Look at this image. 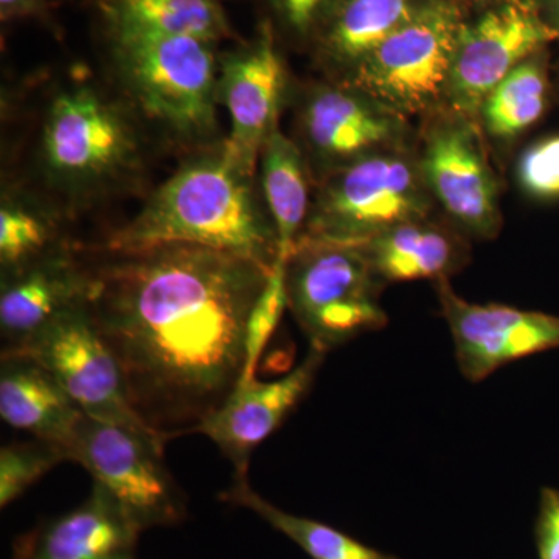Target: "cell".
<instances>
[{
	"mask_svg": "<svg viewBox=\"0 0 559 559\" xmlns=\"http://www.w3.org/2000/svg\"><path fill=\"white\" fill-rule=\"evenodd\" d=\"M86 261L69 245L35 263L3 275L0 331L3 349L20 348L62 314L87 300Z\"/></svg>",
	"mask_w": 559,
	"mask_h": 559,
	"instance_id": "16",
	"label": "cell"
},
{
	"mask_svg": "<svg viewBox=\"0 0 559 559\" xmlns=\"http://www.w3.org/2000/svg\"><path fill=\"white\" fill-rule=\"evenodd\" d=\"M547 22L557 33L559 39V0H549V20Z\"/></svg>",
	"mask_w": 559,
	"mask_h": 559,
	"instance_id": "32",
	"label": "cell"
},
{
	"mask_svg": "<svg viewBox=\"0 0 559 559\" xmlns=\"http://www.w3.org/2000/svg\"><path fill=\"white\" fill-rule=\"evenodd\" d=\"M285 90L286 69L271 22H263L250 43L219 58L218 102L231 121L223 150L245 175L255 178L264 143L278 128Z\"/></svg>",
	"mask_w": 559,
	"mask_h": 559,
	"instance_id": "12",
	"label": "cell"
},
{
	"mask_svg": "<svg viewBox=\"0 0 559 559\" xmlns=\"http://www.w3.org/2000/svg\"><path fill=\"white\" fill-rule=\"evenodd\" d=\"M140 530L95 484L80 507L14 540L13 559H134Z\"/></svg>",
	"mask_w": 559,
	"mask_h": 559,
	"instance_id": "17",
	"label": "cell"
},
{
	"mask_svg": "<svg viewBox=\"0 0 559 559\" xmlns=\"http://www.w3.org/2000/svg\"><path fill=\"white\" fill-rule=\"evenodd\" d=\"M286 308H288V293H286L285 263L280 261L272 270L255 307L250 311L248 329H246L245 371H242L241 381H252L255 378L261 353L266 348Z\"/></svg>",
	"mask_w": 559,
	"mask_h": 559,
	"instance_id": "27",
	"label": "cell"
},
{
	"mask_svg": "<svg viewBox=\"0 0 559 559\" xmlns=\"http://www.w3.org/2000/svg\"><path fill=\"white\" fill-rule=\"evenodd\" d=\"M340 0H271L286 31L297 38L322 32Z\"/></svg>",
	"mask_w": 559,
	"mask_h": 559,
	"instance_id": "29",
	"label": "cell"
},
{
	"mask_svg": "<svg viewBox=\"0 0 559 559\" xmlns=\"http://www.w3.org/2000/svg\"><path fill=\"white\" fill-rule=\"evenodd\" d=\"M299 132L300 148L322 178L367 154L406 142L407 119L358 87L336 81L319 84L305 98Z\"/></svg>",
	"mask_w": 559,
	"mask_h": 559,
	"instance_id": "14",
	"label": "cell"
},
{
	"mask_svg": "<svg viewBox=\"0 0 559 559\" xmlns=\"http://www.w3.org/2000/svg\"><path fill=\"white\" fill-rule=\"evenodd\" d=\"M433 202L466 237L492 240L502 227L499 182L479 123L443 105L425 116L417 150Z\"/></svg>",
	"mask_w": 559,
	"mask_h": 559,
	"instance_id": "9",
	"label": "cell"
},
{
	"mask_svg": "<svg viewBox=\"0 0 559 559\" xmlns=\"http://www.w3.org/2000/svg\"><path fill=\"white\" fill-rule=\"evenodd\" d=\"M260 191L285 263L310 218L311 170L299 143L275 128L260 156Z\"/></svg>",
	"mask_w": 559,
	"mask_h": 559,
	"instance_id": "20",
	"label": "cell"
},
{
	"mask_svg": "<svg viewBox=\"0 0 559 559\" xmlns=\"http://www.w3.org/2000/svg\"><path fill=\"white\" fill-rule=\"evenodd\" d=\"M39 157L53 187L91 194L139 167L140 140L131 114L90 84L53 95L40 131Z\"/></svg>",
	"mask_w": 559,
	"mask_h": 559,
	"instance_id": "6",
	"label": "cell"
},
{
	"mask_svg": "<svg viewBox=\"0 0 559 559\" xmlns=\"http://www.w3.org/2000/svg\"><path fill=\"white\" fill-rule=\"evenodd\" d=\"M465 21L454 0H425L344 83L409 119L447 103L448 84Z\"/></svg>",
	"mask_w": 559,
	"mask_h": 559,
	"instance_id": "7",
	"label": "cell"
},
{
	"mask_svg": "<svg viewBox=\"0 0 559 559\" xmlns=\"http://www.w3.org/2000/svg\"><path fill=\"white\" fill-rule=\"evenodd\" d=\"M436 207L418 153L404 142L322 176L301 238L360 245L399 224L429 218Z\"/></svg>",
	"mask_w": 559,
	"mask_h": 559,
	"instance_id": "4",
	"label": "cell"
},
{
	"mask_svg": "<svg viewBox=\"0 0 559 559\" xmlns=\"http://www.w3.org/2000/svg\"><path fill=\"white\" fill-rule=\"evenodd\" d=\"M106 24L128 28L187 36L218 44L230 39L229 21L218 0H97Z\"/></svg>",
	"mask_w": 559,
	"mask_h": 559,
	"instance_id": "22",
	"label": "cell"
},
{
	"mask_svg": "<svg viewBox=\"0 0 559 559\" xmlns=\"http://www.w3.org/2000/svg\"><path fill=\"white\" fill-rule=\"evenodd\" d=\"M108 33L114 73L131 109L180 145H219L216 44L128 28Z\"/></svg>",
	"mask_w": 559,
	"mask_h": 559,
	"instance_id": "3",
	"label": "cell"
},
{
	"mask_svg": "<svg viewBox=\"0 0 559 559\" xmlns=\"http://www.w3.org/2000/svg\"><path fill=\"white\" fill-rule=\"evenodd\" d=\"M325 353L310 348L300 366L280 378L261 382L240 381L226 403L210 415L197 433H204L218 444L234 463L235 477H248L253 450L283 425L290 412L308 395Z\"/></svg>",
	"mask_w": 559,
	"mask_h": 559,
	"instance_id": "15",
	"label": "cell"
},
{
	"mask_svg": "<svg viewBox=\"0 0 559 559\" xmlns=\"http://www.w3.org/2000/svg\"><path fill=\"white\" fill-rule=\"evenodd\" d=\"M83 411L46 366L20 352H2L0 417L35 439L60 444L68 452ZM69 457V455H68Z\"/></svg>",
	"mask_w": 559,
	"mask_h": 559,
	"instance_id": "18",
	"label": "cell"
},
{
	"mask_svg": "<svg viewBox=\"0 0 559 559\" xmlns=\"http://www.w3.org/2000/svg\"><path fill=\"white\" fill-rule=\"evenodd\" d=\"M223 499L259 514L267 524L294 540L311 559H400L373 549L323 522L280 510L250 488L248 477H235L234 485Z\"/></svg>",
	"mask_w": 559,
	"mask_h": 559,
	"instance_id": "24",
	"label": "cell"
},
{
	"mask_svg": "<svg viewBox=\"0 0 559 559\" xmlns=\"http://www.w3.org/2000/svg\"><path fill=\"white\" fill-rule=\"evenodd\" d=\"M518 182L533 200H559V134L540 139L521 154Z\"/></svg>",
	"mask_w": 559,
	"mask_h": 559,
	"instance_id": "28",
	"label": "cell"
},
{
	"mask_svg": "<svg viewBox=\"0 0 559 559\" xmlns=\"http://www.w3.org/2000/svg\"><path fill=\"white\" fill-rule=\"evenodd\" d=\"M535 543L539 559H559V489H540Z\"/></svg>",
	"mask_w": 559,
	"mask_h": 559,
	"instance_id": "30",
	"label": "cell"
},
{
	"mask_svg": "<svg viewBox=\"0 0 559 559\" xmlns=\"http://www.w3.org/2000/svg\"><path fill=\"white\" fill-rule=\"evenodd\" d=\"M425 0H340L320 32V58L331 70L344 73L384 43L417 13Z\"/></svg>",
	"mask_w": 559,
	"mask_h": 559,
	"instance_id": "21",
	"label": "cell"
},
{
	"mask_svg": "<svg viewBox=\"0 0 559 559\" xmlns=\"http://www.w3.org/2000/svg\"><path fill=\"white\" fill-rule=\"evenodd\" d=\"M555 39L557 33L535 0H499L479 20L463 25L444 105L477 121L489 92Z\"/></svg>",
	"mask_w": 559,
	"mask_h": 559,
	"instance_id": "11",
	"label": "cell"
},
{
	"mask_svg": "<svg viewBox=\"0 0 559 559\" xmlns=\"http://www.w3.org/2000/svg\"><path fill=\"white\" fill-rule=\"evenodd\" d=\"M466 235L455 226L419 218L360 242L374 274L388 283L450 278L469 261Z\"/></svg>",
	"mask_w": 559,
	"mask_h": 559,
	"instance_id": "19",
	"label": "cell"
},
{
	"mask_svg": "<svg viewBox=\"0 0 559 559\" xmlns=\"http://www.w3.org/2000/svg\"><path fill=\"white\" fill-rule=\"evenodd\" d=\"M2 352H20L39 360L87 417L167 443L135 414L119 360L95 325L87 301L62 312L22 347Z\"/></svg>",
	"mask_w": 559,
	"mask_h": 559,
	"instance_id": "10",
	"label": "cell"
},
{
	"mask_svg": "<svg viewBox=\"0 0 559 559\" xmlns=\"http://www.w3.org/2000/svg\"><path fill=\"white\" fill-rule=\"evenodd\" d=\"M441 316L454 341L460 373L469 382L487 380L500 367L559 348V316L499 304H471L436 282Z\"/></svg>",
	"mask_w": 559,
	"mask_h": 559,
	"instance_id": "13",
	"label": "cell"
},
{
	"mask_svg": "<svg viewBox=\"0 0 559 559\" xmlns=\"http://www.w3.org/2000/svg\"><path fill=\"white\" fill-rule=\"evenodd\" d=\"M64 460H69L68 452L51 441L33 439L3 447L0 450V507L5 509L20 499Z\"/></svg>",
	"mask_w": 559,
	"mask_h": 559,
	"instance_id": "26",
	"label": "cell"
},
{
	"mask_svg": "<svg viewBox=\"0 0 559 559\" xmlns=\"http://www.w3.org/2000/svg\"><path fill=\"white\" fill-rule=\"evenodd\" d=\"M66 242L58 237L57 224L44 210L20 197L3 194L0 205V267L3 275L35 263Z\"/></svg>",
	"mask_w": 559,
	"mask_h": 559,
	"instance_id": "25",
	"label": "cell"
},
{
	"mask_svg": "<svg viewBox=\"0 0 559 559\" xmlns=\"http://www.w3.org/2000/svg\"><path fill=\"white\" fill-rule=\"evenodd\" d=\"M550 75L546 50L511 70L485 100L477 123L496 142H513L535 127L549 105Z\"/></svg>",
	"mask_w": 559,
	"mask_h": 559,
	"instance_id": "23",
	"label": "cell"
},
{
	"mask_svg": "<svg viewBox=\"0 0 559 559\" xmlns=\"http://www.w3.org/2000/svg\"><path fill=\"white\" fill-rule=\"evenodd\" d=\"M95 252L87 307L135 414L165 441L197 433L241 381L250 311L272 270L186 242Z\"/></svg>",
	"mask_w": 559,
	"mask_h": 559,
	"instance_id": "1",
	"label": "cell"
},
{
	"mask_svg": "<svg viewBox=\"0 0 559 559\" xmlns=\"http://www.w3.org/2000/svg\"><path fill=\"white\" fill-rule=\"evenodd\" d=\"M39 20L50 24V5L47 0H0V20Z\"/></svg>",
	"mask_w": 559,
	"mask_h": 559,
	"instance_id": "31",
	"label": "cell"
},
{
	"mask_svg": "<svg viewBox=\"0 0 559 559\" xmlns=\"http://www.w3.org/2000/svg\"><path fill=\"white\" fill-rule=\"evenodd\" d=\"M164 447L156 437L83 415L68 455L90 471L95 484L102 485L143 532L186 520V499L165 468Z\"/></svg>",
	"mask_w": 559,
	"mask_h": 559,
	"instance_id": "8",
	"label": "cell"
},
{
	"mask_svg": "<svg viewBox=\"0 0 559 559\" xmlns=\"http://www.w3.org/2000/svg\"><path fill=\"white\" fill-rule=\"evenodd\" d=\"M288 308L312 348L326 353L384 329L382 282L360 245L300 238L285 261Z\"/></svg>",
	"mask_w": 559,
	"mask_h": 559,
	"instance_id": "5",
	"label": "cell"
},
{
	"mask_svg": "<svg viewBox=\"0 0 559 559\" xmlns=\"http://www.w3.org/2000/svg\"><path fill=\"white\" fill-rule=\"evenodd\" d=\"M255 178L230 164L219 145L200 151L151 194L105 248L128 250L186 242L255 261L280 263L277 234Z\"/></svg>",
	"mask_w": 559,
	"mask_h": 559,
	"instance_id": "2",
	"label": "cell"
}]
</instances>
